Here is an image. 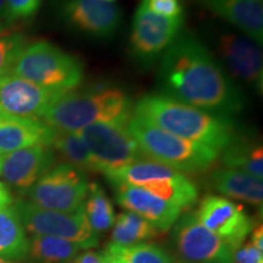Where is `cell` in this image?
Instances as JSON below:
<instances>
[{"label":"cell","mask_w":263,"mask_h":263,"mask_svg":"<svg viewBox=\"0 0 263 263\" xmlns=\"http://www.w3.org/2000/svg\"><path fill=\"white\" fill-rule=\"evenodd\" d=\"M160 77L168 97L200 110L228 117L244 107L238 88L190 34L178 35L163 52Z\"/></svg>","instance_id":"1"},{"label":"cell","mask_w":263,"mask_h":263,"mask_svg":"<svg viewBox=\"0 0 263 263\" xmlns=\"http://www.w3.org/2000/svg\"><path fill=\"white\" fill-rule=\"evenodd\" d=\"M133 115L182 139L224 150L239 136L234 122L186 105L164 94H147L133 107Z\"/></svg>","instance_id":"2"},{"label":"cell","mask_w":263,"mask_h":263,"mask_svg":"<svg viewBox=\"0 0 263 263\" xmlns=\"http://www.w3.org/2000/svg\"><path fill=\"white\" fill-rule=\"evenodd\" d=\"M133 116L129 97L118 88L99 87L87 91H62L48 105L42 118L54 129L80 132L98 122L128 123Z\"/></svg>","instance_id":"3"},{"label":"cell","mask_w":263,"mask_h":263,"mask_svg":"<svg viewBox=\"0 0 263 263\" xmlns=\"http://www.w3.org/2000/svg\"><path fill=\"white\" fill-rule=\"evenodd\" d=\"M127 128L144 156L182 173L206 172L221 155L219 150L173 136L136 115L128 121Z\"/></svg>","instance_id":"4"},{"label":"cell","mask_w":263,"mask_h":263,"mask_svg":"<svg viewBox=\"0 0 263 263\" xmlns=\"http://www.w3.org/2000/svg\"><path fill=\"white\" fill-rule=\"evenodd\" d=\"M11 74L49 89L70 91L83 81V66L77 58L57 45L39 41L26 45Z\"/></svg>","instance_id":"5"},{"label":"cell","mask_w":263,"mask_h":263,"mask_svg":"<svg viewBox=\"0 0 263 263\" xmlns=\"http://www.w3.org/2000/svg\"><path fill=\"white\" fill-rule=\"evenodd\" d=\"M87 174L68 163L49 170L27 190L32 203L50 211L73 213L83 206L88 193Z\"/></svg>","instance_id":"6"},{"label":"cell","mask_w":263,"mask_h":263,"mask_svg":"<svg viewBox=\"0 0 263 263\" xmlns=\"http://www.w3.org/2000/svg\"><path fill=\"white\" fill-rule=\"evenodd\" d=\"M77 133L90 150L98 172L103 174L146 157L124 122L93 123Z\"/></svg>","instance_id":"7"},{"label":"cell","mask_w":263,"mask_h":263,"mask_svg":"<svg viewBox=\"0 0 263 263\" xmlns=\"http://www.w3.org/2000/svg\"><path fill=\"white\" fill-rule=\"evenodd\" d=\"M14 209L25 229L34 235H49L77 242L84 250L98 245V234L85 218L83 206L73 213L44 210L29 201L18 200Z\"/></svg>","instance_id":"8"},{"label":"cell","mask_w":263,"mask_h":263,"mask_svg":"<svg viewBox=\"0 0 263 263\" xmlns=\"http://www.w3.org/2000/svg\"><path fill=\"white\" fill-rule=\"evenodd\" d=\"M173 246L188 263H233V250L209 230L196 213L180 216L173 226Z\"/></svg>","instance_id":"9"},{"label":"cell","mask_w":263,"mask_h":263,"mask_svg":"<svg viewBox=\"0 0 263 263\" xmlns=\"http://www.w3.org/2000/svg\"><path fill=\"white\" fill-rule=\"evenodd\" d=\"M182 17L168 18L155 15L140 3L130 33V49L133 57L141 64H151L171 47L179 35Z\"/></svg>","instance_id":"10"},{"label":"cell","mask_w":263,"mask_h":263,"mask_svg":"<svg viewBox=\"0 0 263 263\" xmlns=\"http://www.w3.org/2000/svg\"><path fill=\"white\" fill-rule=\"evenodd\" d=\"M199 221L234 250L244 244L251 230L255 228V221L245 209L227 197L207 195L200 202L196 213Z\"/></svg>","instance_id":"11"},{"label":"cell","mask_w":263,"mask_h":263,"mask_svg":"<svg viewBox=\"0 0 263 263\" xmlns=\"http://www.w3.org/2000/svg\"><path fill=\"white\" fill-rule=\"evenodd\" d=\"M61 16L76 31L94 38H108L122 18L120 6L105 0H62Z\"/></svg>","instance_id":"12"},{"label":"cell","mask_w":263,"mask_h":263,"mask_svg":"<svg viewBox=\"0 0 263 263\" xmlns=\"http://www.w3.org/2000/svg\"><path fill=\"white\" fill-rule=\"evenodd\" d=\"M60 93L16 76H6L0 80V115L42 117L52 99Z\"/></svg>","instance_id":"13"},{"label":"cell","mask_w":263,"mask_h":263,"mask_svg":"<svg viewBox=\"0 0 263 263\" xmlns=\"http://www.w3.org/2000/svg\"><path fill=\"white\" fill-rule=\"evenodd\" d=\"M55 153L51 147L34 145L2 156L0 176L10 185L28 190L41 177L52 168Z\"/></svg>","instance_id":"14"},{"label":"cell","mask_w":263,"mask_h":263,"mask_svg":"<svg viewBox=\"0 0 263 263\" xmlns=\"http://www.w3.org/2000/svg\"><path fill=\"white\" fill-rule=\"evenodd\" d=\"M116 188V201L127 211L134 212L151 223L159 232H167L176 224L182 209L139 186L120 184Z\"/></svg>","instance_id":"15"},{"label":"cell","mask_w":263,"mask_h":263,"mask_svg":"<svg viewBox=\"0 0 263 263\" xmlns=\"http://www.w3.org/2000/svg\"><path fill=\"white\" fill-rule=\"evenodd\" d=\"M218 50L235 77L262 93L263 59L257 45L249 38L227 33L218 39Z\"/></svg>","instance_id":"16"},{"label":"cell","mask_w":263,"mask_h":263,"mask_svg":"<svg viewBox=\"0 0 263 263\" xmlns=\"http://www.w3.org/2000/svg\"><path fill=\"white\" fill-rule=\"evenodd\" d=\"M57 129L34 117L0 115V154H10L34 145H51Z\"/></svg>","instance_id":"17"},{"label":"cell","mask_w":263,"mask_h":263,"mask_svg":"<svg viewBox=\"0 0 263 263\" xmlns=\"http://www.w3.org/2000/svg\"><path fill=\"white\" fill-rule=\"evenodd\" d=\"M202 6L261 44L263 41V0H197Z\"/></svg>","instance_id":"18"},{"label":"cell","mask_w":263,"mask_h":263,"mask_svg":"<svg viewBox=\"0 0 263 263\" xmlns=\"http://www.w3.org/2000/svg\"><path fill=\"white\" fill-rule=\"evenodd\" d=\"M211 180L213 188L223 195L251 205H262V178L241 171L222 168L212 173Z\"/></svg>","instance_id":"19"},{"label":"cell","mask_w":263,"mask_h":263,"mask_svg":"<svg viewBox=\"0 0 263 263\" xmlns=\"http://www.w3.org/2000/svg\"><path fill=\"white\" fill-rule=\"evenodd\" d=\"M27 254L28 239L16 210H0V258L22 259Z\"/></svg>","instance_id":"20"},{"label":"cell","mask_w":263,"mask_h":263,"mask_svg":"<svg viewBox=\"0 0 263 263\" xmlns=\"http://www.w3.org/2000/svg\"><path fill=\"white\" fill-rule=\"evenodd\" d=\"M222 162L226 168L241 171L262 178L263 150L261 144L239 136L224 149Z\"/></svg>","instance_id":"21"},{"label":"cell","mask_w":263,"mask_h":263,"mask_svg":"<svg viewBox=\"0 0 263 263\" xmlns=\"http://www.w3.org/2000/svg\"><path fill=\"white\" fill-rule=\"evenodd\" d=\"M84 250L77 242L49 235H33L28 240V254L38 263H72Z\"/></svg>","instance_id":"22"},{"label":"cell","mask_w":263,"mask_h":263,"mask_svg":"<svg viewBox=\"0 0 263 263\" xmlns=\"http://www.w3.org/2000/svg\"><path fill=\"white\" fill-rule=\"evenodd\" d=\"M112 227L110 244L123 248L144 244L155 238L159 233V230L146 219L130 211L120 213Z\"/></svg>","instance_id":"23"},{"label":"cell","mask_w":263,"mask_h":263,"mask_svg":"<svg viewBox=\"0 0 263 263\" xmlns=\"http://www.w3.org/2000/svg\"><path fill=\"white\" fill-rule=\"evenodd\" d=\"M50 147H54L64 157L65 163L71 164L83 172H98L97 163L80 133L57 130Z\"/></svg>","instance_id":"24"},{"label":"cell","mask_w":263,"mask_h":263,"mask_svg":"<svg viewBox=\"0 0 263 263\" xmlns=\"http://www.w3.org/2000/svg\"><path fill=\"white\" fill-rule=\"evenodd\" d=\"M85 199L83 211L90 228L97 234L110 229L115 223V211L105 190L98 183H90Z\"/></svg>","instance_id":"25"},{"label":"cell","mask_w":263,"mask_h":263,"mask_svg":"<svg viewBox=\"0 0 263 263\" xmlns=\"http://www.w3.org/2000/svg\"><path fill=\"white\" fill-rule=\"evenodd\" d=\"M104 255L115 263H173L162 248L147 242L126 248L110 244Z\"/></svg>","instance_id":"26"},{"label":"cell","mask_w":263,"mask_h":263,"mask_svg":"<svg viewBox=\"0 0 263 263\" xmlns=\"http://www.w3.org/2000/svg\"><path fill=\"white\" fill-rule=\"evenodd\" d=\"M26 47L21 33L4 29L0 32V78L11 74L16 60Z\"/></svg>","instance_id":"27"},{"label":"cell","mask_w":263,"mask_h":263,"mask_svg":"<svg viewBox=\"0 0 263 263\" xmlns=\"http://www.w3.org/2000/svg\"><path fill=\"white\" fill-rule=\"evenodd\" d=\"M42 0H6L10 24L16 20L29 18L37 14Z\"/></svg>","instance_id":"28"},{"label":"cell","mask_w":263,"mask_h":263,"mask_svg":"<svg viewBox=\"0 0 263 263\" xmlns=\"http://www.w3.org/2000/svg\"><path fill=\"white\" fill-rule=\"evenodd\" d=\"M147 9L162 17L176 18L183 16V6L180 0H141Z\"/></svg>","instance_id":"29"},{"label":"cell","mask_w":263,"mask_h":263,"mask_svg":"<svg viewBox=\"0 0 263 263\" xmlns=\"http://www.w3.org/2000/svg\"><path fill=\"white\" fill-rule=\"evenodd\" d=\"M233 263H263V252L251 242H244L233 251Z\"/></svg>","instance_id":"30"},{"label":"cell","mask_w":263,"mask_h":263,"mask_svg":"<svg viewBox=\"0 0 263 263\" xmlns=\"http://www.w3.org/2000/svg\"><path fill=\"white\" fill-rule=\"evenodd\" d=\"M72 263H105V255L104 252L101 254L93 250H88L76 256Z\"/></svg>","instance_id":"31"},{"label":"cell","mask_w":263,"mask_h":263,"mask_svg":"<svg viewBox=\"0 0 263 263\" xmlns=\"http://www.w3.org/2000/svg\"><path fill=\"white\" fill-rule=\"evenodd\" d=\"M251 239H250V242L255 246L258 251L263 252V227L262 224L255 226V228L251 230Z\"/></svg>","instance_id":"32"},{"label":"cell","mask_w":263,"mask_h":263,"mask_svg":"<svg viewBox=\"0 0 263 263\" xmlns=\"http://www.w3.org/2000/svg\"><path fill=\"white\" fill-rule=\"evenodd\" d=\"M12 203V196L10 194L8 186L4 183L0 182V210L10 207Z\"/></svg>","instance_id":"33"},{"label":"cell","mask_w":263,"mask_h":263,"mask_svg":"<svg viewBox=\"0 0 263 263\" xmlns=\"http://www.w3.org/2000/svg\"><path fill=\"white\" fill-rule=\"evenodd\" d=\"M0 24L4 25L5 27L10 24L8 17V6H6V0H0Z\"/></svg>","instance_id":"34"},{"label":"cell","mask_w":263,"mask_h":263,"mask_svg":"<svg viewBox=\"0 0 263 263\" xmlns=\"http://www.w3.org/2000/svg\"><path fill=\"white\" fill-rule=\"evenodd\" d=\"M173 263H188V262H184V261H182V259L177 258V259H174V261H173Z\"/></svg>","instance_id":"35"},{"label":"cell","mask_w":263,"mask_h":263,"mask_svg":"<svg viewBox=\"0 0 263 263\" xmlns=\"http://www.w3.org/2000/svg\"><path fill=\"white\" fill-rule=\"evenodd\" d=\"M0 263H14V262H10V261H8V259L0 258Z\"/></svg>","instance_id":"36"},{"label":"cell","mask_w":263,"mask_h":263,"mask_svg":"<svg viewBox=\"0 0 263 263\" xmlns=\"http://www.w3.org/2000/svg\"><path fill=\"white\" fill-rule=\"evenodd\" d=\"M5 28H6V27H5L4 25H2V24H0V32H2V31H4Z\"/></svg>","instance_id":"37"},{"label":"cell","mask_w":263,"mask_h":263,"mask_svg":"<svg viewBox=\"0 0 263 263\" xmlns=\"http://www.w3.org/2000/svg\"><path fill=\"white\" fill-rule=\"evenodd\" d=\"M105 263H115V262H112V261H111V259H108V258L105 257Z\"/></svg>","instance_id":"38"},{"label":"cell","mask_w":263,"mask_h":263,"mask_svg":"<svg viewBox=\"0 0 263 263\" xmlns=\"http://www.w3.org/2000/svg\"><path fill=\"white\" fill-rule=\"evenodd\" d=\"M0 170H2V155H0Z\"/></svg>","instance_id":"39"},{"label":"cell","mask_w":263,"mask_h":263,"mask_svg":"<svg viewBox=\"0 0 263 263\" xmlns=\"http://www.w3.org/2000/svg\"><path fill=\"white\" fill-rule=\"evenodd\" d=\"M105 2H111V3H112V2H114V0H105Z\"/></svg>","instance_id":"40"},{"label":"cell","mask_w":263,"mask_h":263,"mask_svg":"<svg viewBox=\"0 0 263 263\" xmlns=\"http://www.w3.org/2000/svg\"><path fill=\"white\" fill-rule=\"evenodd\" d=\"M0 80H2V78H0Z\"/></svg>","instance_id":"41"}]
</instances>
